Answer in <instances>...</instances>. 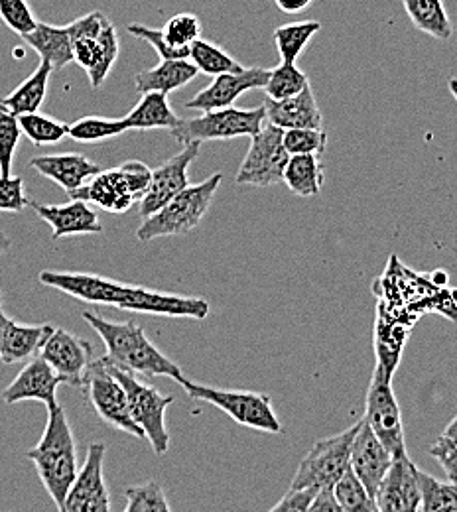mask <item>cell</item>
I'll return each mask as SVG.
<instances>
[{
  "label": "cell",
  "mask_w": 457,
  "mask_h": 512,
  "mask_svg": "<svg viewBox=\"0 0 457 512\" xmlns=\"http://www.w3.org/2000/svg\"><path fill=\"white\" fill-rule=\"evenodd\" d=\"M40 282L56 288L71 298L93 306H115L119 310L166 316V318H192L205 320L209 316V302L203 298H186L178 294H164L142 286L123 284L97 274L83 272H56L42 270Z\"/></svg>",
  "instance_id": "6da1fadb"
},
{
  "label": "cell",
  "mask_w": 457,
  "mask_h": 512,
  "mask_svg": "<svg viewBox=\"0 0 457 512\" xmlns=\"http://www.w3.org/2000/svg\"><path fill=\"white\" fill-rule=\"evenodd\" d=\"M83 320L101 337L107 355L115 363L138 375L170 377L176 383L186 379L182 369L146 337L144 329L136 321H111L97 312H83Z\"/></svg>",
  "instance_id": "7a4b0ae2"
},
{
  "label": "cell",
  "mask_w": 457,
  "mask_h": 512,
  "mask_svg": "<svg viewBox=\"0 0 457 512\" xmlns=\"http://www.w3.org/2000/svg\"><path fill=\"white\" fill-rule=\"evenodd\" d=\"M26 457L34 463L46 493L52 497L56 507L64 511L67 493L79 473V467L73 430L62 406L48 410V424L42 440L26 451Z\"/></svg>",
  "instance_id": "3957f363"
},
{
  "label": "cell",
  "mask_w": 457,
  "mask_h": 512,
  "mask_svg": "<svg viewBox=\"0 0 457 512\" xmlns=\"http://www.w3.org/2000/svg\"><path fill=\"white\" fill-rule=\"evenodd\" d=\"M221 182L223 174L215 172L205 182L178 193L160 211H156L140 223L136 239L140 243H150L162 237H178L194 231L209 211Z\"/></svg>",
  "instance_id": "277c9868"
},
{
  "label": "cell",
  "mask_w": 457,
  "mask_h": 512,
  "mask_svg": "<svg viewBox=\"0 0 457 512\" xmlns=\"http://www.w3.org/2000/svg\"><path fill=\"white\" fill-rule=\"evenodd\" d=\"M67 32L75 64L89 75L91 87H101L119 58V36L113 22L105 12L93 10L67 24Z\"/></svg>",
  "instance_id": "5b68a950"
},
{
  "label": "cell",
  "mask_w": 457,
  "mask_h": 512,
  "mask_svg": "<svg viewBox=\"0 0 457 512\" xmlns=\"http://www.w3.org/2000/svg\"><path fill=\"white\" fill-rule=\"evenodd\" d=\"M152 180V170L138 160H129L113 170H101L89 184L67 195L83 199L111 213H125L136 201H142Z\"/></svg>",
  "instance_id": "8992f818"
},
{
  "label": "cell",
  "mask_w": 457,
  "mask_h": 512,
  "mask_svg": "<svg viewBox=\"0 0 457 512\" xmlns=\"http://www.w3.org/2000/svg\"><path fill=\"white\" fill-rule=\"evenodd\" d=\"M109 371L121 381L129 396L132 416L142 428L146 440L156 455H164L170 449V434L166 428V410L174 402V396L162 394L152 384L138 379V373L115 363L109 355L103 357Z\"/></svg>",
  "instance_id": "52a82bcc"
},
{
  "label": "cell",
  "mask_w": 457,
  "mask_h": 512,
  "mask_svg": "<svg viewBox=\"0 0 457 512\" xmlns=\"http://www.w3.org/2000/svg\"><path fill=\"white\" fill-rule=\"evenodd\" d=\"M180 384L190 398L219 408L241 426L266 434H282V424L272 408V400L268 394L251 390H221L215 386L192 383L188 379Z\"/></svg>",
  "instance_id": "ba28073f"
},
{
  "label": "cell",
  "mask_w": 457,
  "mask_h": 512,
  "mask_svg": "<svg viewBox=\"0 0 457 512\" xmlns=\"http://www.w3.org/2000/svg\"><path fill=\"white\" fill-rule=\"evenodd\" d=\"M264 125H266L264 105L257 109L227 107V109L205 111L201 117H196V119H182L180 125L172 128L170 132L180 144L186 146L190 142L231 140V138H241V136L253 138L255 134L261 132Z\"/></svg>",
  "instance_id": "9c48e42d"
},
{
  "label": "cell",
  "mask_w": 457,
  "mask_h": 512,
  "mask_svg": "<svg viewBox=\"0 0 457 512\" xmlns=\"http://www.w3.org/2000/svg\"><path fill=\"white\" fill-rule=\"evenodd\" d=\"M359 420L345 432L331 436L326 440H320L314 444V448L308 451V455L300 461L290 487H335V483L343 477V473L351 465V448L355 442V436L361 428Z\"/></svg>",
  "instance_id": "30bf717a"
},
{
  "label": "cell",
  "mask_w": 457,
  "mask_h": 512,
  "mask_svg": "<svg viewBox=\"0 0 457 512\" xmlns=\"http://www.w3.org/2000/svg\"><path fill=\"white\" fill-rule=\"evenodd\" d=\"M81 390L85 392V398L107 426L117 428L138 440L146 438L132 416L125 386L109 371L103 357L93 361Z\"/></svg>",
  "instance_id": "8fae6325"
},
{
  "label": "cell",
  "mask_w": 457,
  "mask_h": 512,
  "mask_svg": "<svg viewBox=\"0 0 457 512\" xmlns=\"http://www.w3.org/2000/svg\"><path fill=\"white\" fill-rule=\"evenodd\" d=\"M290 152L284 146V130L266 123L259 134L251 138L249 152L235 176L239 186L270 188L284 182V170Z\"/></svg>",
  "instance_id": "7c38bea8"
},
{
  "label": "cell",
  "mask_w": 457,
  "mask_h": 512,
  "mask_svg": "<svg viewBox=\"0 0 457 512\" xmlns=\"http://www.w3.org/2000/svg\"><path fill=\"white\" fill-rule=\"evenodd\" d=\"M392 377L383 373L381 369H375L373 381L367 392V404H365V422L371 426V430L377 434V438L391 449L392 455H404L406 442H404V424H402V412L396 402V396L392 392Z\"/></svg>",
  "instance_id": "4fadbf2b"
},
{
  "label": "cell",
  "mask_w": 457,
  "mask_h": 512,
  "mask_svg": "<svg viewBox=\"0 0 457 512\" xmlns=\"http://www.w3.org/2000/svg\"><path fill=\"white\" fill-rule=\"evenodd\" d=\"M107 446L93 442L87 448L85 461L67 493L66 505L62 512H109L111 493L105 485L103 463Z\"/></svg>",
  "instance_id": "5bb4252c"
},
{
  "label": "cell",
  "mask_w": 457,
  "mask_h": 512,
  "mask_svg": "<svg viewBox=\"0 0 457 512\" xmlns=\"http://www.w3.org/2000/svg\"><path fill=\"white\" fill-rule=\"evenodd\" d=\"M201 142H190L186 148L176 154L174 158L160 164L156 170H152V180L146 190V195L140 201V217L146 219L160 211L168 201H172L178 193L190 188L188 170L199 156Z\"/></svg>",
  "instance_id": "9a60e30c"
},
{
  "label": "cell",
  "mask_w": 457,
  "mask_h": 512,
  "mask_svg": "<svg viewBox=\"0 0 457 512\" xmlns=\"http://www.w3.org/2000/svg\"><path fill=\"white\" fill-rule=\"evenodd\" d=\"M40 357H44L56 369V373L64 379V384L75 388H83L95 361L91 345L66 329H54L42 347Z\"/></svg>",
  "instance_id": "2e32d148"
},
{
  "label": "cell",
  "mask_w": 457,
  "mask_h": 512,
  "mask_svg": "<svg viewBox=\"0 0 457 512\" xmlns=\"http://www.w3.org/2000/svg\"><path fill=\"white\" fill-rule=\"evenodd\" d=\"M270 71L264 67H243L241 71L221 73L192 97L186 107L192 111H215L233 107V103L251 89H264L268 83Z\"/></svg>",
  "instance_id": "e0dca14e"
},
{
  "label": "cell",
  "mask_w": 457,
  "mask_h": 512,
  "mask_svg": "<svg viewBox=\"0 0 457 512\" xmlns=\"http://www.w3.org/2000/svg\"><path fill=\"white\" fill-rule=\"evenodd\" d=\"M64 379L56 373V369L40 355L32 357L24 369L16 375V379L8 384L2 392V400L6 404H18L36 400L46 406V410L58 408V388Z\"/></svg>",
  "instance_id": "ac0fdd59"
},
{
  "label": "cell",
  "mask_w": 457,
  "mask_h": 512,
  "mask_svg": "<svg viewBox=\"0 0 457 512\" xmlns=\"http://www.w3.org/2000/svg\"><path fill=\"white\" fill-rule=\"evenodd\" d=\"M377 507L381 512H416L422 507L418 467L408 453L394 457L389 473L377 491Z\"/></svg>",
  "instance_id": "d6986e66"
},
{
  "label": "cell",
  "mask_w": 457,
  "mask_h": 512,
  "mask_svg": "<svg viewBox=\"0 0 457 512\" xmlns=\"http://www.w3.org/2000/svg\"><path fill=\"white\" fill-rule=\"evenodd\" d=\"M392 461L394 455L391 449L377 438L371 426L363 420L351 448V469L373 497H377V491L389 473Z\"/></svg>",
  "instance_id": "ffe728a7"
},
{
  "label": "cell",
  "mask_w": 457,
  "mask_h": 512,
  "mask_svg": "<svg viewBox=\"0 0 457 512\" xmlns=\"http://www.w3.org/2000/svg\"><path fill=\"white\" fill-rule=\"evenodd\" d=\"M30 207L36 215L52 227V239L58 241L69 235H91L103 233V225L95 209L89 207V201L71 199L64 205H42L38 201H30Z\"/></svg>",
  "instance_id": "44dd1931"
},
{
  "label": "cell",
  "mask_w": 457,
  "mask_h": 512,
  "mask_svg": "<svg viewBox=\"0 0 457 512\" xmlns=\"http://www.w3.org/2000/svg\"><path fill=\"white\" fill-rule=\"evenodd\" d=\"M264 109H266V123L282 128V130L324 128V117L320 113L318 101H316L310 85L302 93L282 99V101H274V99L266 97Z\"/></svg>",
  "instance_id": "7402d4cb"
},
{
  "label": "cell",
  "mask_w": 457,
  "mask_h": 512,
  "mask_svg": "<svg viewBox=\"0 0 457 512\" xmlns=\"http://www.w3.org/2000/svg\"><path fill=\"white\" fill-rule=\"evenodd\" d=\"M30 168L40 172L44 178L56 182L67 193L79 190L87 184V180L101 172V166L91 162L83 154L38 156L30 160Z\"/></svg>",
  "instance_id": "603a6c76"
},
{
  "label": "cell",
  "mask_w": 457,
  "mask_h": 512,
  "mask_svg": "<svg viewBox=\"0 0 457 512\" xmlns=\"http://www.w3.org/2000/svg\"><path fill=\"white\" fill-rule=\"evenodd\" d=\"M56 327L50 323L40 325H22L16 321H10L2 347H0V361L4 365H14L20 361H30L32 357L40 355L42 347L50 339Z\"/></svg>",
  "instance_id": "cb8c5ba5"
},
{
  "label": "cell",
  "mask_w": 457,
  "mask_h": 512,
  "mask_svg": "<svg viewBox=\"0 0 457 512\" xmlns=\"http://www.w3.org/2000/svg\"><path fill=\"white\" fill-rule=\"evenodd\" d=\"M197 73L199 69L192 60H162L156 67L140 71L134 77V85L140 95L150 91L172 93L194 81Z\"/></svg>",
  "instance_id": "d4e9b609"
},
{
  "label": "cell",
  "mask_w": 457,
  "mask_h": 512,
  "mask_svg": "<svg viewBox=\"0 0 457 512\" xmlns=\"http://www.w3.org/2000/svg\"><path fill=\"white\" fill-rule=\"evenodd\" d=\"M22 40L32 50H36L42 56V60L50 62L56 69L75 62L73 42L67 32V26L60 28L46 22H38V26L30 34L22 36Z\"/></svg>",
  "instance_id": "484cf974"
},
{
  "label": "cell",
  "mask_w": 457,
  "mask_h": 512,
  "mask_svg": "<svg viewBox=\"0 0 457 512\" xmlns=\"http://www.w3.org/2000/svg\"><path fill=\"white\" fill-rule=\"evenodd\" d=\"M56 67L42 60L40 65L36 67V71L26 79L22 81L10 95L2 97L0 103L4 107H8L14 115H28V113H38L44 99H46V93H48V85H50V75Z\"/></svg>",
  "instance_id": "4316f807"
},
{
  "label": "cell",
  "mask_w": 457,
  "mask_h": 512,
  "mask_svg": "<svg viewBox=\"0 0 457 512\" xmlns=\"http://www.w3.org/2000/svg\"><path fill=\"white\" fill-rule=\"evenodd\" d=\"M129 130H152V128H172L180 125V117L172 111L168 103V93L150 91L142 93L140 101L125 117Z\"/></svg>",
  "instance_id": "83f0119b"
},
{
  "label": "cell",
  "mask_w": 457,
  "mask_h": 512,
  "mask_svg": "<svg viewBox=\"0 0 457 512\" xmlns=\"http://www.w3.org/2000/svg\"><path fill=\"white\" fill-rule=\"evenodd\" d=\"M402 4L410 22L420 32L442 42H448L454 36V24L444 0H402Z\"/></svg>",
  "instance_id": "f1b7e54d"
},
{
  "label": "cell",
  "mask_w": 457,
  "mask_h": 512,
  "mask_svg": "<svg viewBox=\"0 0 457 512\" xmlns=\"http://www.w3.org/2000/svg\"><path fill=\"white\" fill-rule=\"evenodd\" d=\"M324 166L318 154H292L286 170L284 184L298 197H316L324 186Z\"/></svg>",
  "instance_id": "f546056e"
},
{
  "label": "cell",
  "mask_w": 457,
  "mask_h": 512,
  "mask_svg": "<svg viewBox=\"0 0 457 512\" xmlns=\"http://www.w3.org/2000/svg\"><path fill=\"white\" fill-rule=\"evenodd\" d=\"M322 30V24L318 20H304V22H290L274 30V42L280 54L282 62L296 64L306 50V46L312 42V38Z\"/></svg>",
  "instance_id": "4dcf8cb0"
},
{
  "label": "cell",
  "mask_w": 457,
  "mask_h": 512,
  "mask_svg": "<svg viewBox=\"0 0 457 512\" xmlns=\"http://www.w3.org/2000/svg\"><path fill=\"white\" fill-rule=\"evenodd\" d=\"M375 345H377V369L387 373L389 377L394 375L400 353L406 341V331L396 327L394 323H387L383 316L377 318V333H375Z\"/></svg>",
  "instance_id": "1f68e13d"
},
{
  "label": "cell",
  "mask_w": 457,
  "mask_h": 512,
  "mask_svg": "<svg viewBox=\"0 0 457 512\" xmlns=\"http://www.w3.org/2000/svg\"><path fill=\"white\" fill-rule=\"evenodd\" d=\"M333 493H335L343 512H379L375 497L367 491V487L355 475L351 465L343 473V477L335 483Z\"/></svg>",
  "instance_id": "d6a6232c"
},
{
  "label": "cell",
  "mask_w": 457,
  "mask_h": 512,
  "mask_svg": "<svg viewBox=\"0 0 457 512\" xmlns=\"http://www.w3.org/2000/svg\"><path fill=\"white\" fill-rule=\"evenodd\" d=\"M308 85H310V79L300 67H296V64H288V62H280L278 67L270 69V77H268L264 91H266L268 99L282 101V99L302 93Z\"/></svg>",
  "instance_id": "836d02e7"
},
{
  "label": "cell",
  "mask_w": 457,
  "mask_h": 512,
  "mask_svg": "<svg viewBox=\"0 0 457 512\" xmlns=\"http://www.w3.org/2000/svg\"><path fill=\"white\" fill-rule=\"evenodd\" d=\"M418 481H420V495H422V507L420 511H457L456 483H442L430 473H424L418 469Z\"/></svg>",
  "instance_id": "e575fe53"
},
{
  "label": "cell",
  "mask_w": 457,
  "mask_h": 512,
  "mask_svg": "<svg viewBox=\"0 0 457 512\" xmlns=\"http://www.w3.org/2000/svg\"><path fill=\"white\" fill-rule=\"evenodd\" d=\"M190 60L197 65L199 73L213 75V77L243 69V65L237 64L225 50H221L219 46L203 38H197L196 42L190 46Z\"/></svg>",
  "instance_id": "d590c367"
},
{
  "label": "cell",
  "mask_w": 457,
  "mask_h": 512,
  "mask_svg": "<svg viewBox=\"0 0 457 512\" xmlns=\"http://www.w3.org/2000/svg\"><path fill=\"white\" fill-rule=\"evenodd\" d=\"M129 130V125L123 119H107V117H83L69 127V136L77 142L93 144L109 138H117Z\"/></svg>",
  "instance_id": "8d00e7d4"
},
{
  "label": "cell",
  "mask_w": 457,
  "mask_h": 512,
  "mask_svg": "<svg viewBox=\"0 0 457 512\" xmlns=\"http://www.w3.org/2000/svg\"><path fill=\"white\" fill-rule=\"evenodd\" d=\"M20 127L22 132L36 144V146H46V144H58L66 136H69V127L66 123H60L52 117L40 115V113H28L20 115Z\"/></svg>",
  "instance_id": "74e56055"
},
{
  "label": "cell",
  "mask_w": 457,
  "mask_h": 512,
  "mask_svg": "<svg viewBox=\"0 0 457 512\" xmlns=\"http://www.w3.org/2000/svg\"><path fill=\"white\" fill-rule=\"evenodd\" d=\"M22 134L18 115L0 103V176H12L14 154Z\"/></svg>",
  "instance_id": "f35d334b"
},
{
  "label": "cell",
  "mask_w": 457,
  "mask_h": 512,
  "mask_svg": "<svg viewBox=\"0 0 457 512\" xmlns=\"http://www.w3.org/2000/svg\"><path fill=\"white\" fill-rule=\"evenodd\" d=\"M127 507L125 512H168L170 505L166 501L164 489L158 481H148L125 489Z\"/></svg>",
  "instance_id": "ab89813d"
},
{
  "label": "cell",
  "mask_w": 457,
  "mask_h": 512,
  "mask_svg": "<svg viewBox=\"0 0 457 512\" xmlns=\"http://www.w3.org/2000/svg\"><path fill=\"white\" fill-rule=\"evenodd\" d=\"M284 146L292 154H322L327 148L326 128H288Z\"/></svg>",
  "instance_id": "60d3db41"
},
{
  "label": "cell",
  "mask_w": 457,
  "mask_h": 512,
  "mask_svg": "<svg viewBox=\"0 0 457 512\" xmlns=\"http://www.w3.org/2000/svg\"><path fill=\"white\" fill-rule=\"evenodd\" d=\"M166 40L176 48H190L197 38H201V22L196 14H176L162 28Z\"/></svg>",
  "instance_id": "b9f144b4"
},
{
  "label": "cell",
  "mask_w": 457,
  "mask_h": 512,
  "mask_svg": "<svg viewBox=\"0 0 457 512\" xmlns=\"http://www.w3.org/2000/svg\"><path fill=\"white\" fill-rule=\"evenodd\" d=\"M430 455L440 463L448 481L457 483V414L430 448Z\"/></svg>",
  "instance_id": "7bdbcfd3"
},
{
  "label": "cell",
  "mask_w": 457,
  "mask_h": 512,
  "mask_svg": "<svg viewBox=\"0 0 457 512\" xmlns=\"http://www.w3.org/2000/svg\"><path fill=\"white\" fill-rule=\"evenodd\" d=\"M0 18L16 34H30L38 20L26 0H0Z\"/></svg>",
  "instance_id": "ee69618b"
},
{
  "label": "cell",
  "mask_w": 457,
  "mask_h": 512,
  "mask_svg": "<svg viewBox=\"0 0 457 512\" xmlns=\"http://www.w3.org/2000/svg\"><path fill=\"white\" fill-rule=\"evenodd\" d=\"M129 32H131L132 36H136V38L148 42V44L156 50V54H158L162 60H190V48L182 50V48L172 46V44L166 40V36H164L162 30L148 28V26H144V24L134 22V24H129Z\"/></svg>",
  "instance_id": "f6af8a7d"
},
{
  "label": "cell",
  "mask_w": 457,
  "mask_h": 512,
  "mask_svg": "<svg viewBox=\"0 0 457 512\" xmlns=\"http://www.w3.org/2000/svg\"><path fill=\"white\" fill-rule=\"evenodd\" d=\"M30 207V199L24 193V180L20 176H0V211L22 213Z\"/></svg>",
  "instance_id": "bcb514c9"
},
{
  "label": "cell",
  "mask_w": 457,
  "mask_h": 512,
  "mask_svg": "<svg viewBox=\"0 0 457 512\" xmlns=\"http://www.w3.org/2000/svg\"><path fill=\"white\" fill-rule=\"evenodd\" d=\"M318 493V487H290L288 493L272 507V512H308Z\"/></svg>",
  "instance_id": "7dc6e473"
},
{
  "label": "cell",
  "mask_w": 457,
  "mask_h": 512,
  "mask_svg": "<svg viewBox=\"0 0 457 512\" xmlns=\"http://www.w3.org/2000/svg\"><path fill=\"white\" fill-rule=\"evenodd\" d=\"M310 512H341L339 501H337V497L333 493V487L320 489V493L316 495V499H314V503L310 507Z\"/></svg>",
  "instance_id": "c3c4849f"
},
{
  "label": "cell",
  "mask_w": 457,
  "mask_h": 512,
  "mask_svg": "<svg viewBox=\"0 0 457 512\" xmlns=\"http://www.w3.org/2000/svg\"><path fill=\"white\" fill-rule=\"evenodd\" d=\"M314 0H276L278 8L286 14H300L304 12Z\"/></svg>",
  "instance_id": "681fc988"
},
{
  "label": "cell",
  "mask_w": 457,
  "mask_h": 512,
  "mask_svg": "<svg viewBox=\"0 0 457 512\" xmlns=\"http://www.w3.org/2000/svg\"><path fill=\"white\" fill-rule=\"evenodd\" d=\"M10 321L12 320L2 310V290H0V347H2V341H4V335H6V329H8Z\"/></svg>",
  "instance_id": "f907efd6"
},
{
  "label": "cell",
  "mask_w": 457,
  "mask_h": 512,
  "mask_svg": "<svg viewBox=\"0 0 457 512\" xmlns=\"http://www.w3.org/2000/svg\"><path fill=\"white\" fill-rule=\"evenodd\" d=\"M10 245H12L10 237H8L4 231H0V256L4 255V253L10 249Z\"/></svg>",
  "instance_id": "816d5d0a"
},
{
  "label": "cell",
  "mask_w": 457,
  "mask_h": 512,
  "mask_svg": "<svg viewBox=\"0 0 457 512\" xmlns=\"http://www.w3.org/2000/svg\"><path fill=\"white\" fill-rule=\"evenodd\" d=\"M448 87H450V91H452V95H454V99L457 101V77H452V79H450Z\"/></svg>",
  "instance_id": "f5cc1de1"
},
{
  "label": "cell",
  "mask_w": 457,
  "mask_h": 512,
  "mask_svg": "<svg viewBox=\"0 0 457 512\" xmlns=\"http://www.w3.org/2000/svg\"><path fill=\"white\" fill-rule=\"evenodd\" d=\"M456 489H457V483H456Z\"/></svg>",
  "instance_id": "db71d44e"
}]
</instances>
